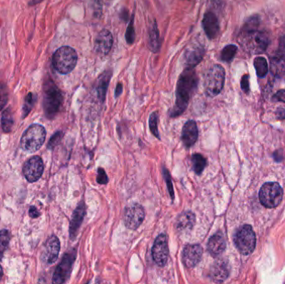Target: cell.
Returning <instances> with one entry per match:
<instances>
[{
	"label": "cell",
	"mask_w": 285,
	"mask_h": 284,
	"mask_svg": "<svg viewBox=\"0 0 285 284\" xmlns=\"http://www.w3.org/2000/svg\"><path fill=\"white\" fill-rule=\"evenodd\" d=\"M259 18L251 17L238 33V43L243 50L248 54H262L269 46V35L266 32L259 29Z\"/></svg>",
	"instance_id": "cell-1"
},
{
	"label": "cell",
	"mask_w": 285,
	"mask_h": 284,
	"mask_svg": "<svg viewBox=\"0 0 285 284\" xmlns=\"http://www.w3.org/2000/svg\"><path fill=\"white\" fill-rule=\"evenodd\" d=\"M197 85L198 77L194 68H185L179 78L175 105L171 111V117H178L186 110L192 95L196 90Z\"/></svg>",
	"instance_id": "cell-2"
},
{
	"label": "cell",
	"mask_w": 285,
	"mask_h": 284,
	"mask_svg": "<svg viewBox=\"0 0 285 284\" xmlns=\"http://www.w3.org/2000/svg\"><path fill=\"white\" fill-rule=\"evenodd\" d=\"M63 103V94L51 79L45 83L44 88V110L49 119L56 117Z\"/></svg>",
	"instance_id": "cell-3"
},
{
	"label": "cell",
	"mask_w": 285,
	"mask_h": 284,
	"mask_svg": "<svg viewBox=\"0 0 285 284\" xmlns=\"http://www.w3.org/2000/svg\"><path fill=\"white\" fill-rule=\"evenodd\" d=\"M77 53L68 46L59 48L53 55V65L61 74L70 73L77 64Z\"/></svg>",
	"instance_id": "cell-4"
},
{
	"label": "cell",
	"mask_w": 285,
	"mask_h": 284,
	"mask_svg": "<svg viewBox=\"0 0 285 284\" xmlns=\"http://www.w3.org/2000/svg\"><path fill=\"white\" fill-rule=\"evenodd\" d=\"M45 138L46 131L42 125H31L23 134L20 145L26 152L33 153L42 147L45 143Z\"/></svg>",
	"instance_id": "cell-5"
},
{
	"label": "cell",
	"mask_w": 285,
	"mask_h": 284,
	"mask_svg": "<svg viewBox=\"0 0 285 284\" xmlns=\"http://www.w3.org/2000/svg\"><path fill=\"white\" fill-rule=\"evenodd\" d=\"M225 71L222 66H212L204 77V90L208 96L215 97L222 91L225 85Z\"/></svg>",
	"instance_id": "cell-6"
},
{
	"label": "cell",
	"mask_w": 285,
	"mask_h": 284,
	"mask_svg": "<svg viewBox=\"0 0 285 284\" xmlns=\"http://www.w3.org/2000/svg\"><path fill=\"white\" fill-rule=\"evenodd\" d=\"M283 188L278 183L274 182L264 183L259 193L261 205L267 209L278 207L283 200Z\"/></svg>",
	"instance_id": "cell-7"
},
{
	"label": "cell",
	"mask_w": 285,
	"mask_h": 284,
	"mask_svg": "<svg viewBox=\"0 0 285 284\" xmlns=\"http://www.w3.org/2000/svg\"><path fill=\"white\" fill-rule=\"evenodd\" d=\"M234 244L241 254H252L256 247V236L252 227L247 224L242 226L234 236Z\"/></svg>",
	"instance_id": "cell-8"
},
{
	"label": "cell",
	"mask_w": 285,
	"mask_h": 284,
	"mask_svg": "<svg viewBox=\"0 0 285 284\" xmlns=\"http://www.w3.org/2000/svg\"><path fill=\"white\" fill-rule=\"evenodd\" d=\"M75 259H76V251L75 249L64 254L63 259L54 272L53 283L60 284L67 282V280L70 277Z\"/></svg>",
	"instance_id": "cell-9"
},
{
	"label": "cell",
	"mask_w": 285,
	"mask_h": 284,
	"mask_svg": "<svg viewBox=\"0 0 285 284\" xmlns=\"http://www.w3.org/2000/svg\"><path fill=\"white\" fill-rule=\"evenodd\" d=\"M145 209L138 204H133L128 207L124 214V225L131 230L139 228L145 220Z\"/></svg>",
	"instance_id": "cell-10"
},
{
	"label": "cell",
	"mask_w": 285,
	"mask_h": 284,
	"mask_svg": "<svg viewBox=\"0 0 285 284\" xmlns=\"http://www.w3.org/2000/svg\"><path fill=\"white\" fill-rule=\"evenodd\" d=\"M168 238L164 233L159 234L155 239L152 248V257L155 263L159 267H164L168 262Z\"/></svg>",
	"instance_id": "cell-11"
},
{
	"label": "cell",
	"mask_w": 285,
	"mask_h": 284,
	"mask_svg": "<svg viewBox=\"0 0 285 284\" xmlns=\"http://www.w3.org/2000/svg\"><path fill=\"white\" fill-rule=\"evenodd\" d=\"M44 163L41 157L34 156L25 163L24 166V175L29 183H34L42 176L44 173Z\"/></svg>",
	"instance_id": "cell-12"
},
{
	"label": "cell",
	"mask_w": 285,
	"mask_h": 284,
	"mask_svg": "<svg viewBox=\"0 0 285 284\" xmlns=\"http://www.w3.org/2000/svg\"><path fill=\"white\" fill-rule=\"evenodd\" d=\"M202 255H203V249L200 245H186L183 251V263L187 268H194L201 260Z\"/></svg>",
	"instance_id": "cell-13"
},
{
	"label": "cell",
	"mask_w": 285,
	"mask_h": 284,
	"mask_svg": "<svg viewBox=\"0 0 285 284\" xmlns=\"http://www.w3.org/2000/svg\"><path fill=\"white\" fill-rule=\"evenodd\" d=\"M60 251V242L56 236H52L45 242V249L43 251L42 259L47 264H53L59 258Z\"/></svg>",
	"instance_id": "cell-14"
},
{
	"label": "cell",
	"mask_w": 285,
	"mask_h": 284,
	"mask_svg": "<svg viewBox=\"0 0 285 284\" xmlns=\"http://www.w3.org/2000/svg\"><path fill=\"white\" fill-rule=\"evenodd\" d=\"M229 275V263L225 259H218L211 266L209 269V277L215 282H223Z\"/></svg>",
	"instance_id": "cell-15"
},
{
	"label": "cell",
	"mask_w": 285,
	"mask_h": 284,
	"mask_svg": "<svg viewBox=\"0 0 285 284\" xmlns=\"http://www.w3.org/2000/svg\"><path fill=\"white\" fill-rule=\"evenodd\" d=\"M112 33L107 29H103L98 33L95 38V43H94V50L96 53L100 55H107L111 50L113 46Z\"/></svg>",
	"instance_id": "cell-16"
},
{
	"label": "cell",
	"mask_w": 285,
	"mask_h": 284,
	"mask_svg": "<svg viewBox=\"0 0 285 284\" xmlns=\"http://www.w3.org/2000/svg\"><path fill=\"white\" fill-rule=\"evenodd\" d=\"M204 55V50L200 45L188 48L184 54V64L186 68H194L201 62Z\"/></svg>",
	"instance_id": "cell-17"
},
{
	"label": "cell",
	"mask_w": 285,
	"mask_h": 284,
	"mask_svg": "<svg viewBox=\"0 0 285 284\" xmlns=\"http://www.w3.org/2000/svg\"><path fill=\"white\" fill-rule=\"evenodd\" d=\"M85 214H86V207H85L84 201H82L80 202V205H78L73 214L70 225H69V236H70L71 239H75V237L77 236L80 226L84 221Z\"/></svg>",
	"instance_id": "cell-18"
},
{
	"label": "cell",
	"mask_w": 285,
	"mask_h": 284,
	"mask_svg": "<svg viewBox=\"0 0 285 284\" xmlns=\"http://www.w3.org/2000/svg\"><path fill=\"white\" fill-rule=\"evenodd\" d=\"M199 137L197 124L194 120L185 123L182 129V141L185 147L190 148L196 143Z\"/></svg>",
	"instance_id": "cell-19"
},
{
	"label": "cell",
	"mask_w": 285,
	"mask_h": 284,
	"mask_svg": "<svg viewBox=\"0 0 285 284\" xmlns=\"http://www.w3.org/2000/svg\"><path fill=\"white\" fill-rule=\"evenodd\" d=\"M203 27L206 35L209 39H213L220 33L219 20L213 13H206L203 16Z\"/></svg>",
	"instance_id": "cell-20"
},
{
	"label": "cell",
	"mask_w": 285,
	"mask_h": 284,
	"mask_svg": "<svg viewBox=\"0 0 285 284\" xmlns=\"http://www.w3.org/2000/svg\"><path fill=\"white\" fill-rule=\"evenodd\" d=\"M207 249L211 256L217 258L224 253L226 249V242L222 232H219L213 234L208 240Z\"/></svg>",
	"instance_id": "cell-21"
},
{
	"label": "cell",
	"mask_w": 285,
	"mask_h": 284,
	"mask_svg": "<svg viewBox=\"0 0 285 284\" xmlns=\"http://www.w3.org/2000/svg\"><path fill=\"white\" fill-rule=\"evenodd\" d=\"M195 223V215L192 212H184L176 220V228L180 232L191 230Z\"/></svg>",
	"instance_id": "cell-22"
},
{
	"label": "cell",
	"mask_w": 285,
	"mask_h": 284,
	"mask_svg": "<svg viewBox=\"0 0 285 284\" xmlns=\"http://www.w3.org/2000/svg\"><path fill=\"white\" fill-rule=\"evenodd\" d=\"M111 75H112V73L110 71H105L98 77V84H97V94H98V99H100L101 102L104 101V99H105L108 86L110 84Z\"/></svg>",
	"instance_id": "cell-23"
},
{
	"label": "cell",
	"mask_w": 285,
	"mask_h": 284,
	"mask_svg": "<svg viewBox=\"0 0 285 284\" xmlns=\"http://www.w3.org/2000/svg\"><path fill=\"white\" fill-rule=\"evenodd\" d=\"M160 45H161V42L159 38V28H158L156 22H155L150 27V31H149V45H150V50L156 53L160 49Z\"/></svg>",
	"instance_id": "cell-24"
},
{
	"label": "cell",
	"mask_w": 285,
	"mask_h": 284,
	"mask_svg": "<svg viewBox=\"0 0 285 284\" xmlns=\"http://www.w3.org/2000/svg\"><path fill=\"white\" fill-rule=\"evenodd\" d=\"M271 72L273 75L280 77L285 74V59L274 56L271 60Z\"/></svg>",
	"instance_id": "cell-25"
},
{
	"label": "cell",
	"mask_w": 285,
	"mask_h": 284,
	"mask_svg": "<svg viewBox=\"0 0 285 284\" xmlns=\"http://www.w3.org/2000/svg\"><path fill=\"white\" fill-rule=\"evenodd\" d=\"M192 163H193V167H194L195 174L200 175L205 169L207 160L203 155L195 153L192 156Z\"/></svg>",
	"instance_id": "cell-26"
},
{
	"label": "cell",
	"mask_w": 285,
	"mask_h": 284,
	"mask_svg": "<svg viewBox=\"0 0 285 284\" xmlns=\"http://www.w3.org/2000/svg\"><path fill=\"white\" fill-rule=\"evenodd\" d=\"M2 123L3 130L5 133H10L12 129L13 125H14V118H13L12 112L10 108H7L2 114Z\"/></svg>",
	"instance_id": "cell-27"
},
{
	"label": "cell",
	"mask_w": 285,
	"mask_h": 284,
	"mask_svg": "<svg viewBox=\"0 0 285 284\" xmlns=\"http://www.w3.org/2000/svg\"><path fill=\"white\" fill-rule=\"evenodd\" d=\"M255 68L257 75L260 77H264L268 73V63L264 57H257L255 59Z\"/></svg>",
	"instance_id": "cell-28"
},
{
	"label": "cell",
	"mask_w": 285,
	"mask_h": 284,
	"mask_svg": "<svg viewBox=\"0 0 285 284\" xmlns=\"http://www.w3.org/2000/svg\"><path fill=\"white\" fill-rule=\"evenodd\" d=\"M10 241V233L8 230L0 231V260H2L5 252Z\"/></svg>",
	"instance_id": "cell-29"
},
{
	"label": "cell",
	"mask_w": 285,
	"mask_h": 284,
	"mask_svg": "<svg viewBox=\"0 0 285 284\" xmlns=\"http://www.w3.org/2000/svg\"><path fill=\"white\" fill-rule=\"evenodd\" d=\"M238 48L235 45H227L226 47L221 52V59L225 62H231L236 54Z\"/></svg>",
	"instance_id": "cell-30"
},
{
	"label": "cell",
	"mask_w": 285,
	"mask_h": 284,
	"mask_svg": "<svg viewBox=\"0 0 285 284\" xmlns=\"http://www.w3.org/2000/svg\"><path fill=\"white\" fill-rule=\"evenodd\" d=\"M35 101V95L32 93H29L25 97L24 107H23V117H25L26 116H28V113H30L31 109L33 108V104H34Z\"/></svg>",
	"instance_id": "cell-31"
},
{
	"label": "cell",
	"mask_w": 285,
	"mask_h": 284,
	"mask_svg": "<svg viewBox=\"0 0 285 284\" xmlns=\"http://www.w3.org/2000/svg\"><path fill=\"white\" fill-rule=\"evenodd\" d=\"M158 119H159L158 113L156 112H154L150 115L149 124H150V131L152 132V134L159 139L160 138H159V129H158Z\"/></svg>",
	"instance_id": "cell-32"
},
{
	"label": "cell",
	"mask_w": 285,
	"mask_h": 284,
	"mask_svg": "<svg viewBox=\"0 0 285 284\" xmlns=\"http://www.w3.org/2000/svg\"><path fill=\"white\" fill-rule=\"evenodd\" d=\"M9 98V92L6 85L0 84V110H2L5 104L7 103Z\"/></svg>",
	"instance_id": "cell-33"
},
{
	"label": "cell",
	"mask_w": 285,
	"mask_h": 284,
	"mask_svg": "<svg viewBox=\"0 0 285 284\" xmlns=\"http://www.w3.org/2000/svg\"><path fill=\"white\" fill-rule=\"evenodd\" d=\"M126 40L129 45H132L135 40V31H134V28H133V15L131 18L129 26L127 28Z\"/></svg>",
	"instance_id": "cell-34"
},
{
	"label": "cell",
	"mask_w": 285,
	"mask_h": 284,
	"mask_svg": "<svg viewBox=\"0 0 285 284\" xmlns=\"http://www.w3.org/2000/svg\"><path fill=\"white\" fill-rule=\"evenodd\" d=\"M163 170H164V171H163V175H164V180H165L167 183L168 193L170 194L171 198L173 200V198H174V193H173V183H172V180H171L170 174H169V172H168L166 169H164V168Z\"/></svg>",
	"instance_id": "cell-35"
},
{
	"label": "cell",
	"mask_w": 285,
	"mask_h": 284,
	"mask_svg": "<svg viewBox=\"0 0 285 284\" xmlns=\"http://www.w3.org/2000/svg\"><path fill=\"white\" fill-rule=\"evenodd\" d=\"M62 138H63V133H62V132L59 131L55 133V134L52 136L51 139L49 140V143H48V148H49V149H54V148L59 144Z\"/></svg>",
	"instance_id": "cell-36"
},
{
	"label": "cell",
	"mask_w": 285,
	"mask_h": 284,
	"mask_svg": "<svg viewBox=\"0 0 285 284\" xmlns=\"http://www.w3.org/2000/svg\"><path fill=\"white\" fill-rule=\"evenodd\" d=\"M97 182L99 184H107L109 182L107 174H106L104 169L99 168L98 169V175H97Z\"/></svg>",
	"instance_id": "cell-37"
},
{
	"label": "cell",
	"mask_w": 285,
	"mask_h": 284,
	"mask_svg": "<svg viewBox=\"0 0 285 284\" xmlns=\"http://www.w3.org/2000/svg\"><path fill=\"white\" fill-rule=\"evenodd\" d=\"M241 88L244 93L250 92V76L248 74L243 75L241 79Z\"/></svg>",
	"instance_id": "cell-38"
},
{
	"label": "cell",
	"mask_w": 285,
	"mask_h": 284,
	"mask_svg": "<svg viewBox=\"0 0 285 284\" xmlns=\"http://www.w3.org/2000/svg\"><path fill=\"white\" fill-rule=\"evenodd\" d=\"M273 99L277 101L283 102L285 103V90H281L276 93Z\"/></svg>",
	"instance_id": "cell-39"
},
{
	"label": "cell",
	"mask_w": 285,
	"mask_h": 284,
	"mask_svg": "<svg viewBox=\"0 0 285 284\" xmlns=\"http://www.w3.org/2000/svg\"><path fill=\"white\" fill-rule=\"evenodd\" d=\"M40 213H39L35 207H31L30 209H29V216H30L31 218L36 219V218L40 216Z\"/></svg>",
	"instance_id": "cell-40"
},
{
	"label": "cell",
	"mask_w": 285,
	"mask_h": 284,
	"mask_svg": "<svg viewBox=\"0 0 285 284\" xmlns=\"http://www.w3.org/2000/svg\"><path fill=\"white\" fill-rule=\"evenodd\" d=\"M276 116H277V117H278V119H285L284 108H278V110H277V112H276Z\"/></svg>",
	"instance_id": "cell-41"
},
{
	"label": "cell",
	"mask_w": 285,
	"mask_h": 284,
	"mask_svg": "<svg viewBox=\"0 0 285 284\" xmlns=\"http://www.w3.org/2000/svg\"><path fill=\"white\" fill-rule=\"evenodd\" d=\"M122 92H123V85L120 83H119L117 87H116V90H115V97L118 98L122 94Z\"/></svg>",
	"instance_id": "cell-42"
},
{
	"label": "cell",
	"mask_w": 285,
	"mask_h": 284,
	"mask_svg": "<svg viewBox=\"0 0 285 284\" xmlns=\"http://www.w3.org/2000/svg\"><path fill=\"white\" fill-rule=\"evenodd\" d=\"M38 2H41V0H33V2L32 3V4H33V5H34V4H36V3Z\"/></svg>",
	"instance_id": "cell-43"
},
{
	"label": "cell",
	"mask_w": 285,
	"mask_h": 284,
	"mask_svg": "<svg viewBox=\"0 0 285 284\" xmlns=\"http://www.w3.org/2000/svg\"><path fill=\"white\" fill-rule=\"evenodd\" d=\"M2 268H1V266H0V278H1V277H2Z\"/></svg>",
	"instance_id": "cell-44"
}]
</instances>
